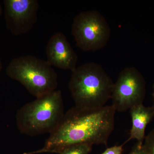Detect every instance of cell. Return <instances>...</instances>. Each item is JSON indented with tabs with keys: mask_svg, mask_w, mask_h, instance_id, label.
Wrapping results in <instances>:
<instances>
[{
	"mask_svg": "<svg viewBox=\"0 0 154 154\" xmlns=\"http://www.w3.org/2000/svg\"><path fill=\"white\" fill-rule=\"evenodd\" d=\"M116 110L112 105L95 110L72 107L64 113L56 128L50 134L42 148L32 154L56 152L75 144L107 145L114 129Z\"/></svg>",
	"mask_w": 154,
	"mask_h": 154,
	"instance_id": "1",
	"label": "cell"
},
{
	"mask_svg": "<svg viewBox=\"0 0 154 154\" xmlns=\"http://www.w3.org/2000/svg\"><path fill=\"white\" fill-rule=\"evenodd\" d=\"M72 72L68 87L75 107L95 110L106 105L111 99L114 83L102 66L88 63Z\"/></svg>",
	"mask_w": 154,
	"mask_h": 154,
	"instance_id": "2",
	"label": "cell"
},
{
	"mask_svg": "<svg viewBox=\"0 0 154 154\" xmlns=\"http://www.w3.org/2000/svg\"><path fill=\"white\" fill-rule=\"evenodd\" d=\"M63 99L60 90L36 98L17 110V128L21 133L35 136L51 133L64 114Z\"/></svg>",
	"mask_w": 154,
	"mask_h": 154,
	"instance_id": "3",
	"label": "cell"
},
{
	"mask_svg": "<svg viewBox=\"0 0 154 154\" xmlns=\"http://www.w3.org/2000/svg\"><path fill=\"white\" fill-rule=\"evenodd\" d=\"M6 73L36 98L56 91L58 86L57 74L52 66L47 60L34 56L14 58L7 66Z\"/></svg>",
	"mask_w": 154,
	"mask_h": 154,
	"instance_id": "4",
	"label": "cell"
},
{
	"mask_svg": "<svg viewBox=\"0 0 154 154\" xmlns=\"http://www.w3.org/2000/svg\"><path fill=\"white\" fill-rule=\"evenodd\" d=\"M110 33L105 17L96 10L81 12L72 24V35L77 46L83 51L102 49L109 41Z\"/></svg>",
	"mask_w": 154,
	"mask_h": 154,
	"instance_id": "5",
	"label": "cell"
},
{
	"mask_svg": "<svg viewBox=\"0 0 154 154\" xmlns=\"http://www.w3.org/2000/svg\"><path fill=\"white\" fill-rule=\"evenodd\" d=\"M146 93V82L134 67H127L119 75L114 83L111 99L116 111L124 112L143 104Z\"/></svg>",
	"mask_w": 154,
	"mask_h": 154,
	"instance_id": "6",
	"label": "cell"
},
{
	"mask_svg": "<svg viewBox=\"0 0 154 154\" xmlns=\"http://www.w3.org/2000/svg\"><path fill=\"white\" fill-rule=\"evenodd\" d=\"M6 28L15 36L28 33L37 20L39 5L36 0H5Z\"/></svg>",
	"mask_w": 154,
	"mask_h": 154,
	"instance_id": "7",
	"label": "cell"
},
{
	"mask_svg": "<svg viewBox=\"0 0 154 154\" xmlns=\"http://www.w3.org/2000/svg\"><path fill=\"white\" fill-rule=\"evenodd\" d=\"M47 61L52 66L72 71L76 68L78 57L64 34L54 33L46 46Z\"/></svg>",
	"mask_w": 154,
	"mask_h": 154,
	"instance_id": "8",
	"label": "cell"
},
{
	"mask_svg": "<svg viewBox=\"0 0 154 154\" xmlns=\"http://www.w3.org/2000/svg\"><path fill=\"white\" fill-rule=\"evenodd\" d=\"M132 121V127L130 137L126 142L136 139L137 142L143 143L145 138L147 125L154 118V105L146 107L143 104L133 107L130 110Z\"/></svg>",
	"mask_w": 154,
	"mask_h": 154,
	"instance_id": "9",
	"label": "cell"
},
{
	"mask_svg": "<svg viewBox=\"0 0 154 154\" xmlns=\"http://www.w3.org/2000/svg\"><path fill=\"white\" fill-rule=\"evenodd\" d=\"M93 145L88 143L75 144L67 146L57 151L58 154H89L92 151Z\"/></svg>",
	"mask_w": 154,
	"mask_h": 154,
	"instance_id": "10",
	"label": "cell"
},
{
	"mask_svg": "<svg viewBox=\"0 0 154 154\" xmlns=\"http://www.w3.org/2000/svg\"><path fill=\"white\" fill-rule=\"evenodd\" d=\"M143 146L146 154H154V128L146 136Z\"/></svg>",
	"mask_w": 154,
	"mask_h": 154,
	"instance_id": "11",
	"label": "cell"
},
{
	"mask_svg": "<svg viewBox=\"0 0 154 154\" xmlns=\"http://www.w3.org/2000/svg\"><path fill=\"white\" fill-rule=\"evenodd\" d=\"M120 146H114L108 148L101 154H122L125 144Z\"/></svg>",
	"mask_w": 154,
	"mask_h": 154,
	"instance_id": "12",
	"label": "cell"
},
{
	"mask_svg": "<svg viewBox=\"0 0 154 154\" xmlns=\"http://www.w3.org/2000/svg\"><path fill=\"white\" fill-rule=\"evenodd\" d=\"M143 145V143L137 142L128 154H146Z\"/></svg>",
	"mask_w": 154,
	"mask_h": 154,
	"instance_id": "13",
	"label": "cell"
},
{
	"mask_svg": "<svg viewBox=\"0 0 154 154\" xmlns=\"http://www.w3.org/2000/svg\"><path fill=\"white\" fill-rule=\"evenodd\" d=\"M3 67V64L2 63V60H1V55H0V72L2 69Z\"/></svg>",
	"mask_w": 154,
	"mask_h": 154,
	"instance_id": "14",
	"label": "cell"
},
{
	"mask_svg": "<svg viewBox=\"0 0 154 154\" xmlns=\"http://www.w3.org/2000/svg\"><path fill=\"white\" fill-rule=\"evenodd\" d=\"M2 5H1V2H0V17L2 16Z\"/></svg>",
	"mask_w": 154,
	"mask_h": 154,
	"instance_id": "15",
	"label": "cell"
},
{
	"mask_svg": "<svg viewBox=\"0 0 154 154\" xmlns=\"http://www.w3.org/2000/svg\"><path fill=\"white\" fill-rule=\"evenodd\" d=\"M31 154V153H30V152H26V153H24V154Z\"/></svg>",
	"mask_w": 154,
	"mask_h": 154,
	"instance_id": "16",
	"label": "cell"
},
{
	"mask_svg": "<svg viewBox=\"0 0 154 154\" xmlns=\"http://www.w3.org/2000/svg\"><path fill=\"white\" fill-rule=\"evenodd\" d=\"M153 89H154V92H153V94H152V96H153V97L154 98V85H153Z\"/></svg>",
	"mask_w": 154,
	"mask_h": 154,
	"instance_id": "17",
	"label": "cell"
}]
</instances>
